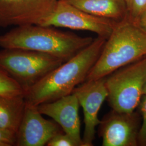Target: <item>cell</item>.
<instances>
[{
	"instance_id": "6da1fadb",
	"label": "cell",
	"mask_w": 146,
	"mask_h": 146,
	"mask_svg": "<svg viewBox=\"0 0 146 146\" xmlns=\"http://www.w3.org/2000/svg\"><path fill=\"white\" fill-rule=\"evenodd\" d=\"M107 38L98 36L89 46L48 73L25 93L26 102L37 106L72 94L84 82Z\"/></svg>"
},
{
	"instance_id": "7a4b0ae2",
	"label": "cell",
	"mask_w": 146,
	"mask_h": 146,
	"mask_svg": "<svg viewBox=\"0 0 146 146\" xmlns=\"http://www.w3.org/2000/svg\"><path fill=\"white\" fill-rule=\"evenodd\" d=\"M52 27L31 25L15 27L0 35V47L43 52L66 62L94 41Z\"/></svg>"
},
{
	"instance_id": "3957f363",
	"label": "cell",
	"mask_w": 146,
	"mask_h": 146,
	"mask_svg": "<svg viewBox=\"0 0 146 146\" xmlns=\"http://www.w3.org/2000/svg\"><path fill=\"white\" fill-rule=\"evenodd\" d=\"M146 56V34L127 16L118 21L86 81L104 78Z\"/></svg>"
},
{
	"instance_id": "277c9868",
	"label": "cell",
	"mask_w": 146,
	"mask_h": 146,
	"mask_svg": "<svg viewBox=\"0 0 146 146\" xmlns=\"http://www.w3.org/2000/svg\"><path fill=\"white\" fill-rule=\"evenodd\" d=\"M146 81V56L105 78L107 100L112 110L131 113L139 106Z\"/></svg>"
},
{
	"instance_id": "5b68a950",
	"label": "cell",
	"mask_w": 146,
	"mask_h": 146,
	"mask_svg": "<svg viewBox=\"0 0 146 146\" xmlns=\"http://www.w3.org/2000/svg\"><path fill=\"white\" fill-rule=\"evenodd\" d=\"M64 62L51 55L19 48L0 51V66L18 82L25 93Z\"/></svg>"
},
{
	"instance_id": "8992f818",
	"label": "cell",
	"mask_w": 146,
	"mask_h": 146,
	"mask_svg": "<svg viewBox=\"0 0 146 146\" xmlns=\"http://www.w3.org/2000/svg\"><path fill=\"white\" fill-rule=\"evenodd\" d=\"M117 22L92 15L64 0H58L52 14L40 26L91 31L98 36L107 38Z\"/></svg>"
},
{
	"instance_id": "52a82bcc",
	"label": "cell",
	"mask_w": 146,
	"mask_h": 146,
	"mask_svg": "<svg viewBox=\"0 0 146 146\" xmlns=\"http://www.w3.org/2000/svg\"><path fill=\"white\" fill-rule=\"evenodd\" d=\"M58 0H0V27L42 25Z\"/></svg>"
},
{
	"instance_id": "ba28073f",
	"label": "cell",
	"mask_w": 146,
	"mask_h": 146,
	"mask_svg": "<svg viewBox=\"0 0 146 146\" xmlns=\"http://www.w3.org/2000/svg\"><path fill=\"white\" fill-rule=\"evenodd\" d=\"M105 78L85 81L73 91L84 110V130L82 141L84 146H93L96 127L101 123L98 114L108 96Z\"/></svg>"
},
{
	"instance_id": "9c48e42d",
	"label": "cell",
	"mask_w": 146,
	"mask_h": 146,
	"mask_svg": "<svg viewBox=\"0 0 146 146\" xmlns=\"http://www.w3.org/2000/svg\"><path fill=\"white\" fill-rule=\"evenodd\" d=\"M134 111L120 112L114 110L104 116L99 125V135L103 146H135L140 127Z\"/></svg>"
},
{
	"instance_id": "30bf717a",
	"label": "cell",
	"mask_w": 146,
	"mask_h": 146,
	"mask_svg": "<svg viewBox=\"0 0 146 146\" xmlns=\"http://www.w3.org/2000/svg\"><path fill=\"white\" fill-rule=\"evenodd\" d=\"M42 115L37 106L26 103L16 134V146H45L53 136L63 132L56 122L46 119Z\"/></svg>"
},
{
	"instance_id": "8fae6325",
	"label": "cell",
	"mask_w": 146,
	"mask_h": 146,
	"mask_svg": "<svg viewBox=\"0 0 146 146\" xmlns=\"http://www.w3.org/2000/svg\"><path fill=\"white\" fill-rule=\"evenodd\" d=\"M80 104L76 96L70 94L52 102L37 106L42 115L50 117L71 136L79 146H84L81 136V122L78 114Z\"/></svg>"
},
{
	"instance_id": "7c38bea8",
	"label": "cell",
	"mask_w": 146,
	"mask_h": 146,
	"mask_svg": "<svg viewBox=\"0 0 146 146\" xmlns=\"http://www.w3.org/2000/svg\"><path fill=\"white\" fill-rule=\"evenodd\" d=\"M78 9L100 17L121 21L127 16L125 0H64Z\"/></svg>"
},
{
	"instance_id": "4fadbf2b",
	"label": "cell",
	"mask_w": 146,
	"mask_h": 146,
	"mask_svg": "<svg viewBox=\"0 0 146 146\" xmlns=\"http://www.w3.org/2000/svg\"><path fill=\"white\" fill-rule=\"evenodd\" d=\"M26 104L25 94L0 95V129L16 135Z\"/></svg>"
},
{
	"instance_id": "5bb4252c",
	"label": "cell",
	"mask_w": 146,
	"mask_h": 146,
	"mask_svg": "<svg viewBox=\"0 0 146 146\" xmlns=\"http://www.w3.org/2000/svg\"><path fill=\"white\" fill-rule=\"evenodd\" d=\"M25 94L21 86L0 66V95Z\"/></svg>"
},
{
	"instance_id": "9a60e30c",
	"label": "cell",
	"mask_w": 146,
	"mask_h": 146,
	"mask_svg": "<svg viewBox=\"0 0 146 146\" xmlns=\"http://www.w3.org/2000/svg\"><path fill=\"white\" fill-rule=\"evenodd\" d=\"M127 9V16L136 21L146 13V0H125Z\"/></svg>"
},
{
	"instance_id": "2e32d148",
	"label": "cell",
	"mask_w": 146,
	"mask_h": 146,
	"mask_svg": "<svg viewBox=\"0 0 146 146\" xmlns=\"http://www.w3.org/2000/svg\"><path fill=\"white\" fill-rule=\"evenodd\" d=\"M142 116V123L138 134V145L146 146V95H143L138 106Z\"/></svg>"
},
{
	"instance_id": "e0dca14e",
	"label": "cell",
	"mask_w": 146,
	"mask_h": 146,
	"mask_svg": "<svg viewBox=\"0 0 146 146\" xmlns=\"http://www.w3.org/2000/svg\"><path fill=\"white\" fill-rule=\"evenodd\" d=\"M48 146H79L70 136L64 132L53 136L47 144Z\"/></svg>"
},
{
	"instance_id": "ac0fdd59",
	"label": "cell",
	"mask_w": 146,
	"mask_h": 146,
	"mask_svg": "<svg viewBox=\"0 0 146 146\" xmlns=\"http://www.w3.org/2000/svg\"><path fill=\"white\" fill-rule=\"evenodd\" d=\"M0 142L5 144L6 146L15 145L16 135L0 129Z\"/></svg>"
},
{
	"instance_id": "d6986e66",
	"label": "cell",
	"mask_w": 146,
	"mask_h": 146,
	"mask_svg": "<svg viewBox=\"0 0 146 146\" xmlns=\"http://www.w3.org/2000/svg\"><path fill=\"white\" fill-rule=\"evenodd\" d=\"M134 22L142 31L146 34V13Z\"/></svg>"
},
{
	"instance_id": "ffe728a7",
	"label": "cell",
	"mask_w": 146,
	"mask_h": 146,
	"mask_svg": "<svg viewBox=\"0 0 146 146\" xmlns=\"http://www.w3.org/2000/svg\"><path fill=\"white\" fill-rule=\"evenodd\" d=\"M143 95H146V81L143 88Z\"/></svg>"
},
{
	"instance_id": "44dd1931",
	"label": "cell",
	"mask_w": 146,
	"mask_h": 146,
	"mask_svg": "<svg viewBox=\"0 0 146 146\" xmlns=\"http://www.w3.org/2000/svg\"><path fill=\"white\" fill-rule=\"evenodd\" d=\"M0 146H6V145H5V144L3 143L0 142Z\"/></svg>"
}]
</instances>
